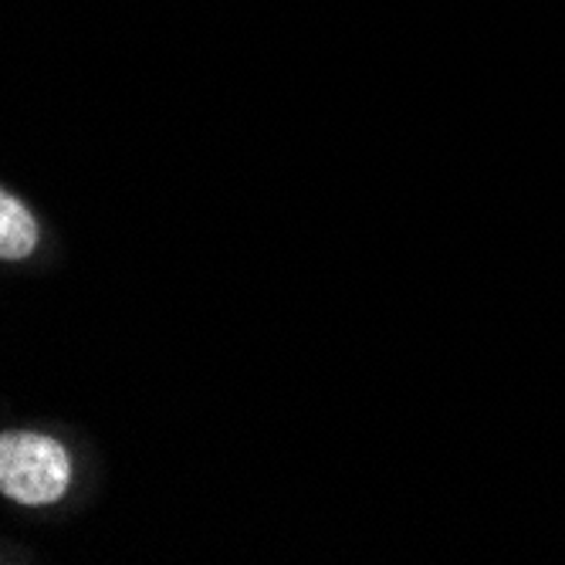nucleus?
<instances>
[{
    "instance_id": "1",
    "label": "nucleus",
    "mask_w": 565,
    "mask_h": 565,
    "mask_svg": "<svg viewBox=\"0 0 565 565\" xmlns=\"http://www.w3.org/2000/svg\"><path fill=\"white\" fill-rule=\"evenodd\" d=\"M72 460L44 434H8L0 440V491L21 504H51L68 491Z\"/></svg>"
},
{
    "instance_id": "2",
    "label": "nucleus",
    "mask_w": 565,
    "mask_h": 565,
    "mask_svg": "<svg viewBox=\"0 0 565 565\" xmlns=\"http://www.w3.org/2000/svg\"><path fill=\"white\" fill-rule=\"evenodd\" d=\"M38 241V224L28 214L24 203H18L14 196H0V254L4 262H21L31 254Z\"/></svg>"
}]
</instances>
